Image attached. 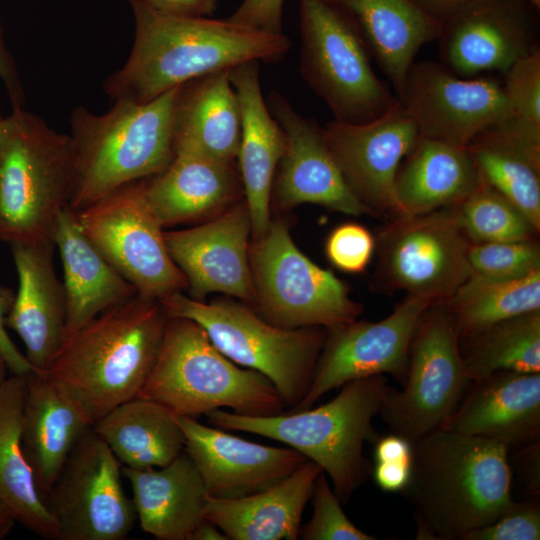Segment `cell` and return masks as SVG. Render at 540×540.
I'll list each match as a JSON object with an SVG mask.
<instances>
[{"instance_id":"1","label":"cell","mask_w":540,"mask_h":540,"mask_svg":"<svg viewBox=\"0 0 540 540\" xmlns=\"http://www.w3.org/2000/svg\"><path fill=\"white\" fill-rule=\"evenodd\" d=\"M135 39L124 66L105 82L117 100L149 102L195 78L250 61L275 63L291 48L283 33L245 26L230 19L176 16L142 0H129Z\"/></svg>"},{"instance_id":"2","label":"cell","mask_w":540,"mask_h":540,"mask_svg":"<svg viewBox=\"0 0 540 540\" xmlns=\"http://www.w3.org/2000/svg\"><path fill=\"white\" fill-rule=\"evenodd\" d=\"M511 489L509 451L496 441L439 428L412 443L402 493L416 508L418 536L462 540L510 506Z\"/></svg>"},{"instance_id":"3","label":"cell","mask_w":540,"mask_h":540,"mask_svg":"<svg viewBox=\"0 0 540 540\" xmlns=\"http://www.w3.org/2000/svg\"><path fill=\"white\" fill-rule=\"evenodd\" d=\"M168 316L136 295L63 340L45 374L92 426L137 397L156 360Z\"/></svg>"},{"instance_id":"4","label":"cell","mask_w":540,"mask_h":540,"mask_svg":"<svg viewBox=\"0 0 540 540\" xmlns=\"http://www.w3.org/2000/svg\"><path fill=\"white\" fill-rule=\"evenodd\" d=\"M388 386L385 375H374L345 383L336 397L316 408L272 416L215 409L206 416L214 427L267 437L298 451L329 476L345 504L372 471L363 447L379 437L372 421L381 411Z\"/></svg>"},{"instance_id":"5","label":"cell","mask_w":540,"mask_h":540,"mask_svg":"<svg viewBox=\"0 0 540 540\" xmlns=\"http://www.w3.org/2000/svg\"><path fill=\"white\" fill-rule=\"evenodd\" d=\"M180 86L146 103L117 100L102 115L82 107L74 110L70 137L75 182L69 202L74 212L124 185L159 174L172 162Z\"/></svg>"},{"instance_id":"6","label":"cell","mask_w":540,"mask_h":540,"mask_svg":"<svg viewBox=\"0 0 540 540\" xmlns=\"http://www.w3.org/2000/svg\"><path fill=\"white\" fill-rule=\"evenodd\" d=\"M138 396L175 415L196 419L222 408L249 416L286 410L266 376L238 366L196 322L183 317H168L156 360Z\"/></svg>"},{"instance_id":"7","label":"cell","mask_w":540,"mask_h":540,"mask_svg":"<svg viewBox=\"0 0 540 540\" xmlns=\"http://www.w3.org/2000/svg\"><path fill=\"white\" fill-rule=\"evenodd\" d=\"M74 182L70 135L14 106L0 121V240L9 245L54 243Z\"/></svg>"},{"instance_id":"8","label":"cell","mask_w":540,"mask_h":540,"mask_svg":"<svg viewBox=\"0 0 540 540\" xmlns=\"http://www.w3.org/2000/svg\"><path fill=\"white\" fill-rule=\"evenodd\" d=\"M159 302L168 317L196 322L231 361L266 376L288 408L285 411L307 393L326 337L321 327L286 329L241 304L203 303L180 292Z\"/></svg>"},{"instance_id":"9","label":"cell","mask_w":540,"mask_h":540,"mask_svg":"<svg viewBox=\"0 0 540 540\" xmlns=\"http://www.w3.org/2000/svg\"><path fill=\"white\" fill-rule=\"evenodd\" d=\"M300 71L335 120L363 123L399 100L376 77L370 52L350 18L327 0H298Z\"/></svg>"},{"instance_id":"10","label":"cell","mask_w":540,"mask_h":540,"mask_svg":"<svg viewBox=\"0 0 540 540\" xmlns=\"http://www.w3.org/2000/svg\"><path fill=\"white\" fill-rule=\"evenodd\" d=\"M469 383L454 317L443 301L434 302L415 330L405 384L400 391L388 386L379 415L391 433L413 443L445 425Z\"/></svg>"},{"instance_id":"11","label":"cell","mask_w":540,"mask_h":540,"mask_svg":"<svg viewBox=\"0 0 540 540\" xmlns=\"http://www.w3.org/2000/svg\"><path fill=\"white\" fill-rule=\"evenodd\" d=\"M251 259L256 303L276 326L330 329L357 320L362 312L346 285L307 258L280 221L270 222L256 240Z\"/></svg>"},{"instance_id":"12","label":"cell","mask_w":540,"mask_h":540,"mask_svg":"<svg viewBox=\"0 0 540 540\" xmlns=\"http://www.w3.org/2000/svg\"><path fill=\"white\" fill-rule=\"evenodd\" d=\"M470 244L452 206L394 216L375 240V285L433 303L445 301L470 277Z\"/></svg>"},{"instance_id":"13","label":"cell","mask_w":540,"mask_h":540,"mask_svg":"<svg viewBox=\"0 0 540 540\" xmlns=\"http://www.w3.org/2000/svg\"><path fill=\"white\" fill-rule=\"evenodd\" d=\"M145 181L124 185L75 214L86 236L137 295L159 300L188 285L146 201Z\"/></svg>"},{"instance_id":"14","label":"cell","mask_w":540,"mask_h":540,"mask_svg":"<svg viewBox=\"0 0 540 540\" xmlns=\"http://www.w3.org/2000/svg\"><path fill=\"white\" fill-rule=\"evenodd\" d=\"M45 503L58 540H122L137 519L121 463L92 427L75 444Z\"/></svg>"},{"instance_id":"15","label":"cell","mask_w":540,"mask_h":540,"mask_svg":"<svg viewBox=\"0 0 540 540\" xmlns=\"http://www.w3.org/2000/svg\"><path fill=\"white\" fill-rule=\"evenodd\" d=\"M397 98L420 136L461 147L512 117L503 81L495 74L462 77L441 62H414Z\"/></svg>"},{"instance_id":"16","label":"cell","mask_w":540,"mask_h":540,"mask_svg":"<svg viewBox=\"0 0 540 540\" xmlns=\"http://www.w3.org/2000/svg\"><path fill=\"white\" fill-rule=\"evenodd\" d=\"M432 303L407 294L380 321L355 320L328 329L307 393L286 412L310 408L327 392L359 378L389 374L403 386L415 330Z\"/></svg>"},{"instance_id":"17","label":"cell","mask_w":540,"mask_h":540,"mask_svg":"<svg viewBox=\"0 0 540 540\" xmlns=\"http://www.w3.org/2000/svg\"><path fill=\"white\" fill-rule=\"evenodd\" d=\"M536 9L530 0H468L442 24L441 63L462 77L504 74L538 47Z\"/></svg>"},{"instance_id":"18","label":"cell","mask_w":540,"mask_h":540,"mask_svg":"<svg viewBox=\"0 0 540 540\" xmlns=\"http://www.w3.org/2000/svg\"><path fill=\"white\" fill-rule=\"evenodd\" d=\"M323 135L356 197L373 214L396 216L397 172L420 137L416 122L400 101L367 122L334 119L323 127Z\"/></svg>"},{"instance_id":"19","label":"cell","mask_w":540,"mask_h":540,"mask_svg":"<svg viewBox=\"0 0 540 540\" xmlns=\"http://www.w3.org/2000/svg\"><path fill=\"white\" fill-rule=\"evenodd\" d=\"M268 108L284 135V150L272 189L280 206L312 203L348 215L373 214L352 192L329 150L321 127L272 91Z\"/></svg>"},{"instance_id":"20","label":"cell","mask_w":540,"mask_h":540,"mask_svg":"<svg viewBox=\"0 0 540 540\" xmlns=\"http://www.w3.org/2000/svg\"><path fill=\"white\" fill-rule=\"evenodd\" d=\"M251 219L246 203L232 207L208 223L180 231H164L167 250L183 273L191 298L222 292L256 303L248 260Z\"/></svg>"},{"instance_id":"21","label":"cell","mask_w":540,"mask_h":540,"mask_svg":"<svg viewBox=\"0 0 540 540\" xmlns=\"http://www.w3.org/2000/svg\"><path fill=\"white\" fill-rule=\"evenodd\" d=\"M175 419L184 434V451L214 498H239L261 491L308 460L290 447L251 442L196 418L175 415Z\"/></svg>"},{"instance_id":"22","label":"cell","mask_w":540,"mask_h":540,"mask_svg":"<svg viewBox=\"0 0 540 540\" xmlns=\"http://www.w3.org/2000/svg\"><path fill=\"white\" fill-rule=\"evenodd\" d=\"M504 445L540 440V372L499 371L471 381L442 427Z\"/></svg>"},{"instance_id":"23","label":"cell","mask_w":540,"mask_h":540,"mask_svg":"<svg viewBox=\"0 0 540 540\" xmlns=\"http://www.w3.org/2000/svg\"><path fill=\"white\" fill-rule=\"evenodd\" d=\"M9 246L18 290L5 324L21 338L32 370L42 373L62 344L66 319L63 283L53 262L55 244Z\"/></svg>"},{"instance_id":"24","label":"cell","mask_w":540,"mask_h":540,"mask_svg":"<svg viewBox=\"0 0 540 540\" xmlns=\"http://www.w3.org/2000/svg\"><path fill=\"white\" fill-rule=\"evenodd\" d=\"M241 109L238 171L255 240L266 232L272 185L284 150V135L263 98L259 62L250 61L229 70Z\"/></svg>"},{"instance_id":"25","label":"cell","mask_w":540,"mask_h":540,"mask_svg":"<svg viewBox=\"0 0 540 540\" xmlns=\"http://www.w3.org/2000/svg\"><path fill=\"white\" fill-rule=\"evenodd\" d=\"M320 472L318 464L307 460L287 477L256 493L230 499L208 496L204 517L228 540H296Z\"/></svg>"},{"instance_id":"26","label":"cell","mask_w":540,"mask_h":540,"mask_svg":"<svg viewBox=\"0 0 540 540\" xmlns=\"http://www.w3.org/2000/svg\"><path fill=\"white\" fill-rule=\"evenodd\" d=\"M54 244L59 250L64 274L63 340L102 312L137 295L135 287L86 236L69 206L58 217Z\"/></svg>"},{"instance_id":"27","label":"cell","mask_w":540,"mask_h":540,"mask_svg":"<svg viewBox=\"0 0 540 540\" xmlns=\"http://www.w3.org/2000/svg\"><path fill=\"white\" fill-rule=\"evenodd\" d=\"M21 442L45 501L68 456L91 427L73 402L43 373L25 375Z\"/></svg>"},{"instance_id":"28","label":"cell","mask_w":540,"mask_h":540,"mask_svg":"<svg viewBox=\"0 0 540 540\" xmlns=\"http://www.w3.org/2000/svg\"><path fill=\"white\" fill-rule=\"evenodd\" d=\"M243 190L235 160L176 153L145 181L146 201L162 227L197 220L219 210Z\"/></svg>"},{"instance_id":"29","label":"cell","mask_w":540,"mask_h":540,"mask_svg":"<svg viewBox=\"0 0 540 540\" xmlns=\"http://www.w3.org/2000/svg\"><path fill=\"white\" fill-rule=\"evenodd\" d=\"M129 481L141 528L159 540H189L205 519L208 492L191 458L183 451L160 468H122Z\"/></svg>"},{"instance_id":"30","label":"cell","mask_w":540,"mask_h":540,"mask_svg":"<svg viewBox=\"0 0 540 540\" xmlns=\"http://www.w3.org/2000/svg\"><path fill=\"white\" fill-rule=\"evenodd\" d=\"M241 137V109L229 70L190 80L180 86L173 117L176 153H195L233 161Z\"/></svg>"},{"instance_id":"31","label":"cell","mask_w":540,"mask_h":540,"mask_svg":"<svg viewBox=\"0 0 540 540\" xmlns=\"http://www.w3.org/2000/svg\"><path fill=\"white\" fill-rule=\"evenodd\" d=\"M355 25L397 97L419 49L437 40L442 24L411 0H327Z\"/></svg>"},{"instance_id":"32","label":"cell","mask_w":540,"mask_h":540,"mask_svg":"<svg viewBox=\"0 0 540 540\" xmlns=\"http://www.w3.org/2000/svg\"><path fill=\"white\" fill-rule=\"evenodd\" d=\"M479 181L467 147L420 136L397 172L396 216L454 206L466 198Z\"/></svg>"},{"instance_id":"33","label":"cell","mask_w":540,"mask_h":540,"mask_svg":"<svg viewBox=\"0 0 540 540\" xmlns=\"http://www.w3.org/2000/svg\"><path fill=\"white\" fill-rule=\"evenodd\" d=\"M25 388V375L11 374L0 384V501L26 529L58 540V524L37 489L22 448Z\"/></svg>"},{"instance_id":"34","label":"cell","mask_w":540,"mask_h":540,"mask_svg":"<svg viewBox=\"0 0 540 540\" xmlns=\"http://www.w3.org/2000/svg\"><path fill=\"white\" fill-rule=\"evenodd\" d=\"M91 427L123 467L160 468L184 451V434L172 411L143 397L118 405Z\"/></svg>"},{"instance_id":"35","label":"cell","mask_w":540,"mask_h":540,"mask_svg":"<svg viewBox=\"0 0 540 540\" xmlns=\"http://www.w3.org/2000/svg\"><path fill=\"white\" fill-rule=\"evenodd\" d=\"M467 149L481 178L540 231V151L515 140L501 124L481 133Z\"/></svg>"},{"instance_id":"36","label":"cell","mask_w":540,"mask_h":540,"mask_svg":"<svg viewBox=\"0 0 540 540\" xmlns=\"http://www.w3.org/2000/svg\"><path fill=\"white\" fill-rule=\"evenodd\" d=\"M459 349L470 382L499 371L540 372V311L459 337Z\"/></svg>"},{"instance_id":"37","label":"cell","mask_w":540,"mask_h":540,"mask_svg":"<svg viewBox=\"0 0 540 540\" xmlns=\"http://www.w3.org/2000/svg\"><path fill=\"white\" fill-rule=\"evenodd\" d=\"M443 302L459 337L471 335L505 319L540 311V270L507 281L469 277Z\"/></svg>"},{"instance_id":"38","label":"cell","mask_w":540,"mask_h":540,"mask_svg":"<svg viewBox=\"0 0 540 540\" xmlns=\"http://www.w3.org/2000/svg\"><path fill=\"white\" fill-rule=\"evenodd\" d=\"M452 207L471 243L528 241L536 239L539 233L516 206L481 176L477 187Z\"/></svg>"},{"instance_id":"39","label":"cell","mask_w":540,"mask_h":540,"mask_svg":"<svg viewBox=\"0 0 540 540\" xmlns=\"http://www.w3.org/2000/svg\"><path fill=\"white\" fill-rule=\"evenodd\" d=\"M503 85L512 109V117L504 125L519 140L540 147L539 47L504 73Z\"/></svg>"},{"instance_id":"40","label":"cell","mask_w":540,"mask_h":540,"mask_svg":"<svg viewBox=\"0 0 540 540\" xmlns=\"http://www.w3.org/2000/svg\"><path fill=\"white\" fill-rule=\"evenodd\" d=\"M470 277L507 281L540 270L538 241L471 243L467 253Z\"/></svg>"},{"instance_id":"41","label":"cell","mask_w":540,"mask_h":540,"mask_svg":"<svg viewBox=\"0 0 540 540\" xmlns=\"http://www.w3.org/2000/svg\"><path fill=\"white\" fill-rule=\"evenodd\" d=\"M313 514L301 525L299 536L303 540H375L356 527L346 516L341 502L330 487L326 474L317 476L312 493Z\"/></svg>"},{"instance_id":"42","label":"cell","mask_w":540,"mask_h":540,"mask_svg":"<svg viewBox=\"0 0 540 540\" xmlns=\"http://www.w3.org/2000/svg\"><path fill=\"white\" fill-rule=\"evenodd\" d=\"M540 503L513 501L494 521L468 532L462 540H539Z\"/></svg>"},{"instance_id":"43","label":"cell","mask_w":540,"mask_h":540,"mask_svg":"<svg viewBox=\"0 0 540 540\" xmlns=\"http://www.w3.org/2000/svg\"><path fill=\"white\" fill-rule=\"evenodd\" d=\"M325 249L329 261L336 268L348 273H360L371 261L375 239L362 225L346 223L330 233Z\"/></svg>"},{"instance_id":"44","label":"cell","mask_w":540,"mask_h":540,"mask_svg":"<svg viewBox=\"0 0 540 540\" xmlns=\"http://www.w3.org/2000/svg\"><path fill=\"white\" fill-rule=\"evenodd\" d=\"M285 0H242L228 18L251 28L282 33V14Z\"/></svg>"},{"instance_id":"45","label":"cell","mask_w":540,"mask_h":540,"mask_svg":"<svg viewBox=\"0 0 540 540\" xmlns=\"http://www.w3.org/2000/svg\"><path fill=\"white\" fill-rule=\"evenodd\" d=\"M14 295L10 289L0 286V351L11 374L26 375L32 371V367L9 337L5 324Z\"/></svg>"},{"instance_id":"46","label":"cell","mask_w":540,"mask_h":540,"mask_svg":"<svg viewBox=\"0 0 540 540\" xmlns=\"http://www.w3.org/2000/svg\"><path fill=\"white\" fill-rule=\"evenodd\" d=\"M411 461L375 462L372 474L376 485L385 492H402L410 479Z\"/></svg>"},{"instance_id":"47","label":"cell","mask_w":540,"mask_h":540,"mask_svg":"<svg viewBox=\"0 0 540 540\" xmlns=\"http://www.w3.org/2000/svg\"><path fill=\"white\" fill-rule=\"evenodd\" d=\"M151 8L170 15L210 17L217 9V0H142Z\"/></svg>"},{"instance_id":"48","label":"cell","mask_w":540,"mask_h":540,"mask_svg":"<svg viewBox=\"0 0 540 540\" xmlns=\"http://www.w3.org/2000/svg\"><path fill=\"white\" fill-rule=\"evenodd\" d=\"M539 443L540 441L514 450L516 462L521 464L518 472L529 494L539 496Z\"/></svg>"},{"instance_id":"49","label":"cell","mask_w":540,"mask_h":540,"mask_svg":"<svg viewBox=\"0 0 540 540\" xmlns=\"http://www.w3.org/2000/svg\"><path fill=\"white\" fill-rule=\"evenodd\" d=\"M374 445L375 462L412 460V443L394 433L379 435Z\"/></svg>"},{"instance_id":"50","label":"cell","mask_w":540,"mask_h":540,"mask_svg":"<svg viewBox=\"0 0 540 540\" xmlns=\"http://www.w3.org/2000/svg\"><path fill=\"white\" fill-rule=\"evenodd\" d=\"M425 14L443 24L468 0H411Z\"/></svg>"},{"instance_id":"51","label":"cell","mask_w":540,"mask_h":540,"mask_svg":"<svg viewBox=\"0 0 540 540\" xmlns=\"http://www.w3.org/2000/svg\"><path fill=\"white\" fill-rule=\"evenodd\" d=\"M0 76L4 80L8 90L10 91L11 98L14 106H20V90L17 82V75L15 67L12 63L10 55L5 48L1 28H0Z\"/></svg>"},{"instance_id":"52","label":"cell","mask_w":540,"mask_h":540,"mask_svg":"<svg viewBox=\"0 0 540 540\" xmlns=\"http://www.w3.org/2000/svg\"><path fill=\"white\" fill-rule=\"evenodd\" d=\"M189 540H228V538L216 525L204 519L194 529Z\"/></svg>"},{"instance_id":"53","label":"cell","mask_w":540,"mask_h":540,"mask_svg":"<svg viewBox=\"0 0 540 540\" xmlns=\"http://www.w3.org/2000/svg\"><path fill=\"white\" fill-rule=\"evenodd\" d=\"M15 523L13 516L0 501V540L9 535Z\"/></svg>"},{"instance_id":"54","label":"cell","mask_w":540,"mask_h":540,"mask_svg":"<svg viewBox=\"0 0 540 540\" xmlns=\"http://www.w3.org/2000/svg\"><path fill=\"white\" fill-rule=\"evenodd\" d=\"M7 363L0 351V384L8 377L7 371H8Z\"/></svg>"},{"instance_id":"55","label":"cell","mask_w":540,"mask_h":540,"mask_svg":"<svg viewBox=\"0 0 540 540\" xmlns=\"http://www.w3.org/2000/svg\"><path fill=\"white\" fill-rule=\"evenodd\" d=\"M537 8L540 7V0H530Z\"/></svg>"},{"instance_id":"56","label":"cell","mask_w":540,"mask_h":540,"mask_svg":"<svg viewBox=\"0 0 540 540\" xmlns=\"http://www.w3.org/2000/svg\"><path fill=\"white\" fill-rule=\"evenodd\" d=\"M2 120V118L0 117V121Z\"/></svg>"}]
</instances>
